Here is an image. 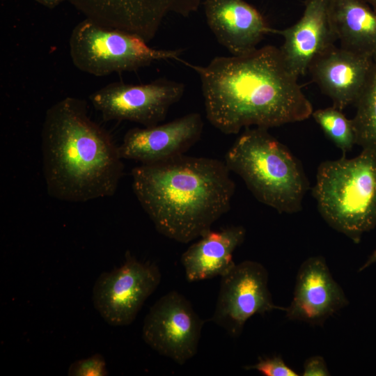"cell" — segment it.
I'll list each match as a JSON object with an SVG mask.
<instances>
[{
	"label": "cell",
	"mask_w": 376,
	"mask_h": 376,
	"mask_svg": "<svg viewBox=\"0 0 376 376\" xmlns=\"http://www.w3.org/2000/svg\"><path fill=\"white\" fill-rule=\"evenodd\" d=\"M180 62L198 75L206 117L224 134H237L252 125L268 129L312 115V104L298 77L274 46L242 56H217L204 66Z\"/></svg>",
	"instance_id": "1"
},
{
	"label": "cell",
	"mask_w": 376,
	"mask_h": 376,
	"mask_svg": "<svg viewBox=\"0 0 376 376\" xmlns=\"http://www.w3.org/2000/svg\"><path fill=\"white\" fill-rule=\"evenodd\" d=\"M225 162L184 155L132 170V189L156 230L188 243L230 207L235 183Z\"/></svg>",
	"instance_id": "2"
},
{
	"label": "cell",
	"mask_w": 376,
	"mask_h": 376,
	"mask_svg": "<svg viewBox=\"0 0 376 376\" xmlns=\"http://www.w3.org/2000/svg\"><path fill=\"white\" fill-rule=\"evenodd\" d=\"M41 151L52 197L86 202L115 194L123 159L109 133L91 119L84 100L66 97L46 111Z\"/></svg>",
	"instance_id": "3"
},
{
	"label": "cell",
	"mask_w": 376,
	"mask_h": 376,
	"mask_svg": "<svg viewBox=\"0 0 376 376\" xmlns=\"http://www.w3.org/2000/svg\"><path fill=\"white\" fill-rule=\"evenodd\" d=\"M225 163L260 202L280 213L301 211L308 179L299 161L267 128H246L227 152Z\"/></svg>",
	"instance_id": "4"
},
{
	"label": "cell",
	"mask_w": 376,
	"mask_h": 376,
	"mask_svg": "<svg viewBox=\"0 0 376 376\" xmlns=\"http://www.w3.org/2000/svg\"><path fill=\"white\" fill-rule=\"evenodd\" d=\"M313 196L327 224L359 244L376 227V153L363 150L351 159L322 162Z\"/></svg>",
	"instance_id": "5"
},
{
	"label": "cell",
	"mask_w": 376,
	"mask_h": 376,
	"mask_svg": "<svg viewBox=\"0 0 376 376\" xmlns=\"http://www.w3.org/2000/svg\"><path fill=\"white\" fill-rule=\"evenodd\" d=\"M69 51L73 65L96 77L130 72L155 61H180L182 49H159L148 45L141 36L97 24L88 18L72 29Z\"/></svg>",
	"instance_id": "6"
},
{
	"label": "cell",
	"mask_w": 376,
	"mask_h": 376,
	"mask_svg": "<svg viewBox=\"0 0 376 376\" xmlns=\"http://www.w3.org/2000/svg\"><path fill=\"white\" fill-rule=\"evenodd\" d=\"M160 281L157 265L141 262L127 251L120 267L102 272L97 279L93 288V305L109 324L129 325Z\"/></svg>",
	"instance_id": "7"
},
{
	"label": "cell",
	"mask_w": 376,
	"mask_h": 376,
	"mask_svg": "<svg viewBox=\"0 0 376 376\" xmlns=\"http://www.w3.org/2000/svg\"><path fill=\"white\" fill-rule=\"evenodd\" d=\"M184 91L182 83L160 78L142 84L112 82L89 98L104 120H129L150 127L165 119Z\"/></svg>",
	"instance_id": "8"
},
{
	"label": "cell",
	"mask_w": 376,
	"mask_h": 376,
	"mask_svg": "<svg viewBox=\"0 0 376 376\" xmlns=\"http://www.w3.org/2000/svg\"><path fill=\"white\" fill-rule=\"evenodd\" d=\"M268 272L260 263L244 260L221 277L220 288L210 321L224 329L232 337L242 334L246 321L256 314L274 310L285 311L276 305L268 288Z\"/></svg>",
	"instance_id": "9"
},
{
	"label": "cell",
	"mask_w": 376,
	"mask_h": 376,
	"mask_svg": "<svg viewBox=\"0 0 376 376\" xmlns=\"http://www.w3.org/2000/svg\"><path fill=\"white\" fill-rule=\"evenodd\" d=\"M204 322L189 300L173 290L150 308L142 337L159 354L183 365L197 353Z\"/></svg>",
	"instance_id": "10"
},
{
	"label": "cell",
	"mask_w": 376,
	"mask_h": 376,
	"mask_svg": "<svg viewBox=\"0 0 376 376\" xmlns=\"http://www.w3.org/2000/svg\"><path fill=\"white\" fill-rule=\"evenodd\" d=\"M204 0H69L97 24L152 40L169 14L188 17Z\"/></svg>",
	"instance_id": "11"
},
{
	"label": "cell",
	"mask_w": 376,
	"mask_h": 376,
	"mask_svg": "<svg viewBox=\"0 0 376 376\" xmlns=\"http://www.w3.org/2000/svg\"><path fill=\"white\" fill-rule=\"evenodd\" d=\"M348 304V299L332 276L324 258L316 256L308 258L300 265L292 301L284 312L290 320L322 326Z\"/></svg>",
	"instance_id": "12"
},
{
	"label": "cell",
	"mask_w": 376,
	"mask_h": 376,
	"mask_svg": "<svg viewBox=\"0 0 376 376\" xmlns=\"http://www.w3.org/2000/svg\"><path fill=\"white\" fill-rule=\"evenodd\" d=\"M203 122L198 113H190L164 124L134 127L118 146L123 159L155 164L184 155L200 139Z\"/></svg>",
	"instance_id": "13"
},
{
	"label": "cell",
	"mask_w": 376,
	"mask_h": 376,
	"mask_svg": "<svg viewBox=\"0 0 376 376\" xmlns=\"http://www.w3.org/2000/svg\"><path fill=\"white\" fill-rule=\"evenodd\" d=\"M373 57L335 45L318 56L308 71L333 106L343 110L355 104L368 77Z\"/></svg>",
	"instance_id": "14"
},
{
	"label": "cell",
	"mask_w": 376,
	"mask_h": 376,
	"mask_svg": "<svg viewBox=\"0 0 376 376\" xmlns=\"http://www.w3.org/2000/svg\"><path fill=\"white\" fill-rule=\"evenodd\" d=\"M329 0H306L301 17L292 26L273 33L283 36L279 48L288 69L297 77L311 62L337 41L328 13Z\"/></svg>",
	"instance_id": "15"
},
{
	"label": "cell",
	"mask_w": 376,
	"mask_h": 376,
	"mask_svg": "<svg viewBox=\"0 0 376 376\" xmlns=\"http://www.w3.org/2000/svg\"><path fill=\"white\" fill-rule=\"evenodd\" d=\"M208 26L233 56L249 54L273 33L261 13L244 0H204Z\"/></svg>",
	"instance_id": "16"
},
{
	"label": "cell",
	"mask_w": 376,
	"mask_h": 376,
	"mask_svg": "<svg viewBox=\"0 0 376 376\" xmlns=\"http://www.w3.org/2000/svg\"><path fill=\"white\" fill-rule=\"evenodd\" d=\"M245 235L246 230L242 226L205 232L181 256L186 279L195 282L226 274L236 264L233 254Z\"/></svg>",
	"instance_id": "17"
},
{
	"label": "cell",
	"mask_w": 376,
	"mask_h": 376,
	"mask_svg": "<svg viewBox=\"0 0 376 376\" xmlns=\"http://www.w3.org/2000/svg\"><path fill=\"white\" fill-rule=\"evenodd\" d=\"M329 20L340 47L374 57L376 12L364 0H329Z\"/></svg>",
	"instance_id": "18"
},
{
	"label": "cell",
	"mask_w": 376,
	"mask_h": 376,
	"mask_svg": "<svg viewBox=\"0 0 376 376\" xmlns=\"http://www.w3.org/2000/svg\"><path fill=\"white\" fill-rule=\"evenodd\" d=\"M354 104L357 111L352 122L356 144L363 150L376 153V54L363 89Z\"/></svg>",
	"instance_id": "19"
},
{
	"label": "cell",
	"mask_w": 376,
	"mask_h": 376,
	"mask_svg": "<svg viewBox=\"0 0 376 376\" xmlns=\"http://www.w3.org/2000/svg\"><path fill=\"white\" fill-rule=\"evenodd\" d=\"M311 116L343 155L352 149L356 144L354 124L352 119H348L342 110L332 106L313 111Z\"/></svg>",
	"instance_id": "20"
},
{
	"label": "cell",
	"mask_w": 376,
	"mask_h": 376,
	"mask_svg": "<svg viewBox=\"0 0 376 376\" xmlns=\"http://www.w3.org/2000/svg\"><path fill=\"white\" fill-rule=\"evenodd\" d=\"M70 376H106L109 375L104 357L96 353L86 359L72 363L68 368Z\"/></svg>",
	"instance_id": "21"
},
{
	"label": "cell",
	"mask_w": 376,
	"mask_h": 376,
	"mask_svg": "<svg viewBox=\"0 0 376 376\" xmlns=\"http://www.w3.org/2000/svg\"><path fill=\"white\" fill-rule=\"evenodd\" d=\"M244 369L256 370L264 376L299 375L279 356L260 357L256 363L245 366Z\"/></svg>",
	"instance_id": "22"
},
{
	"label": "cell",
	"mask_w": 376,
	"mask_h": 376,
	"mask_svg": "<svg viewBox=\"0 0 376 376\" xmlns=\"http://www.w3.org/2000/svg\"><path fill=\"white\" fill-rule=\"evenodd\" d=\"M330 375L326 361L322 356L310 357L304 363L302 376H329Z\"/></svg>",
	"instance_id": "23"
},
{
	"label": "cell",
	"mask_w": 376,
	"mask_h": 376,
	"mask_svg": "<svg viewBox=\"0 0 376 376\" xmlns=\"http://www.w3.org/2000/svg\"><path fill=\"white\" fill-rule=\"evenodd\" d=\"M37 3L42 5L43 6L52 9L60 5L65 1L69 0H34Z\"/></svg>",
	"instance_id": "24"
},
{
	"label": "cell",
	"mask_w": 376,
	"mask_h": 376,
	"mask_svg": "<svg viewBox=\"0 0 376 376\" xmlns=\"http://www.w3.org/2000/svg\"><path fill=\"white\" fill-rule=\"evenodd\" d=\"M376 263V249L370 255L364 263L359 268L358 272H361L370 266Z\"/></svg>",
	"instance_id": "25"
},
{
	"label": "cell",
	"mask_w": 376,
	"mask_h": 376,
	"mask_svg": "<svg viewBox=\"0 0 376 376\" xmlns=\"http://www.w3.org/2000/svg\"><path fill=\"white\" fill-rule=\"evenodd\" d=\"M376 12V0H364Z\"/></svg>",
	"instance_id": "26"
}]
</instances>
